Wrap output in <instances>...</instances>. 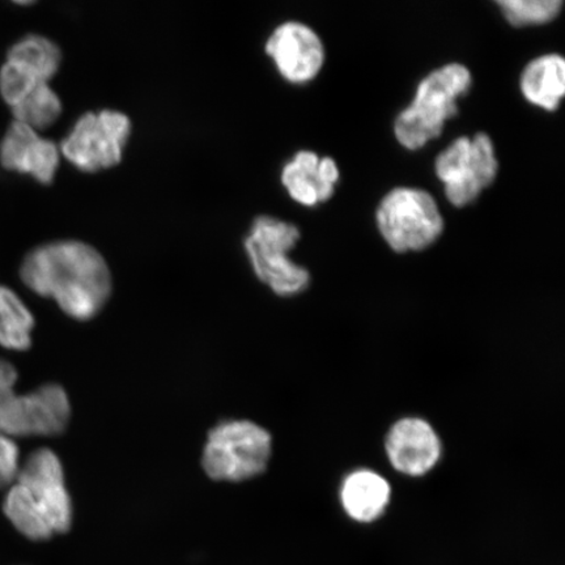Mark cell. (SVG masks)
Listing matches in <instances>:
<instances>
[{
	"mask_svg": "<svg viewBox=\"0 0 565 565\" xmlns=\"http://www.w3.org/2000/svg\"><path fill=\"white\" fill-rule=\"evenodd\" d=\"M498 6L508 23L529 26L550 23L559 15L562 0H499Z\"/></svg>",
	"mask_w": 565,
	"mask_h": 565,
	"instance_id": "cell-19",
	"label": "cell"
},
{
	"mask_svg": "<svg viewBox=\"0 0 565 565\" xmlns=\"http://www.w3.org/2000/svg\"><path fill=\"white\" fill-rule=\"evenodd\" d=\"M377 227L394 252H422L439 239L444 218L426 190L397 188L380 202Z\"/></svg>",
	"mask_w": 565,
	"mask_h": 565,
	"instance_id": "cell-7",
	"label": "cell"
},
{
	"mask_svg": "<svg viewBox=\"0 0 565 565\" xmlns=\"http://www.w3.org/2000/svg\"><path fill=\"white\" fill-rule=\"evenodd\" d=\"M6 60L30 70L42 82H51L62 65V51L51 39L26 34L10 46Z\"/></svg>",
	"mask_w": 565,
	"mask_h": 565,
	"instance_id": "cell-16",
	"label": "cell"
},
{
	"mask_svg": "<svg viewBox=\"0 0 565 565\" xmlns=\"http://www.w3.org/2000/svg\"><path fill=\"white\" fill-rule=\"evenodd\" d=\"M295 224L273 216H258L253 222L245 250L258 279L281 298L299 295L309 286L310 274L296 265L288 254L299 243Z\"/></svg>",
	"mask_w": 565,
	"mask_h": 565,
	"instance_id": "cell-6",
	"label": "cell"
},
{
	"mask_svg": "<svg viewBox=\"0 0 565 565\" xmlns=\"http://www.w3.org/2000/svg\"><path fill=\"white\" fill-rule=\"evenodd\" d=\"M34 317L15 291L0 285V345L25 351L32 345Z\"/></svg>",
	"mask_w": 565,
	"mask_h": 565,
	"instance_id": "cell-17",
	"label": "cell"
},
{
	"mask_svg": "<svg viewBox=\"0 0 565 565\" xmlns=\"http://www.w3.org/2000/svg\"><path fill=\"white\" fill-rule=\"evenodd\" d=\"M266 53L280 75L294 84L312 82L324 63V47L318 34L299 21H288L266 42Z\"/></svg>",
	"mask_w": 565,
	"mask_h": 565,
	"instance_id": "cell-11",
	"label": "cell"
},
{
	"mask_svg": "<svg viewBox=\"0 0 565 565\" xmlns=\"http://www.w3.org/2000/svg\"><path fill=\"white\" fill-rule=\"evenodd\" d=\"M60 161V147L53 140L13 119L0 139V166L9 172L30 174L42 185L53 183Z\"/></svg>",
	"mask_w": 565,
	"mask_h": 565,
	"instance_id": "cell-12",
	"label": "cell"
},
{
	"mask_svg": "<svg viewBox=\"0 0 565 565\" xmlns=\"http://www.w3.org/2000/svg\"><path fill=\"white\" fill-rule=\"evenodd\" d=\"M130 132L131 121L124 113L89 111L62 140L60 152L82 172L104 171L121 162Z\"/></svg>",
	"mask_w": 565,
	"mask_h": 565,
	"instance_id": "cell-8",
	"label": "cell"
},
{
	"mask_svg": "<svg viewBox=\"0 0 565 565\" xmlns=\"http://www.w3.org/2000/svg\"><path fill=\"white\" fill-rule=\"evenodd\" d=\"M530 104L547 111L559 108L565 94V62L561 55H542L529 63L520 82Z\"/></svg>",
	"mask_w": 565,
	"mask_h": 565,
	"instance_id": "cell-15",
	"label": "cell"
},
{
	"mask_svg": "<svg viewBox=\"0 0 565 565\" xmlns=\"http://www.w3.org/2000/svg\"><path fill=\"white\" fill-rule=\"evenodd\" d=\"M435 171L448 201L456 207L468 206L497 179L499 164L491 138L479 132L472 139H456L437 157Z\"/></svg>",
	"mask_w": 565,
	"mask_h": 565,
	"instance_id": "cell-9",
	"label": "cell"
},
{
	"mask_svg": "<svg viewBox=\"0 0 565 565\" xmlns=\"http://www.w3.org/2000/svg\"><path fill=\"white\" fill-rule=\"evenodd\" d=\"M42 82L30 70L17 62L6 60L0 66V97L10 106L18 105Z\"/></svg>",
	"mask_w": 565,
	"mask_h": 565,
	"instance_id": "cell-20",
	"label": "cell"
},
{
	"mask_svg": "<svg viewBox=\"0 0 565 565\" xmlns=\"http://www.w3.org/2000/svg\"><path fill=\"white\" fill-rule=\"evenodd\" d=\"M20 465L18 444L0 434V490L10 489L17 482Z\"/></svg>",
	"mask_w": 565,
	"mask_h": 565,
	"instance_id": "cell-21",
	"label": "cell"
},
{
	"mask_svg": "<svg viewBox=\"0 0 565 565\" xmlns=\"http://www.w3.org/2000/svg\"><path fill=\"white\" fill-rule=\"evenodd\" d=\"M3 511L18 532L31 541H47L68 532L73 500L61 459L53 450H34L20 465L17 482L6 493Z\"/></svg>",
	"mask_w": 565,
	"mask_h": 565,
	"instance_id": "cell-2",
	"label": "cell"
},
{
	"mask_svg": "<svg viewBox=\"0 0 565 565\" xmlns=\"http://www.w3.org/2000/svg\"><path fill=\"white\" fill-rule=\"evenodd\" d=\"M20 279L82 322L100 313L111 295V274L105 258L94 246L75 239L34 247L21 263Z\"/></svg>",
	"mask_w": 565,
	"mask_h": 565,
	"instance_id": "cell-1",
	"label": "cell"
},
{
	"mask_svg": "<svg viewBox=\"0 0 565 565\" xmlns=\"http://www.w3.org/2000/svg\"><path fill=\"white\" fill-rule=\"evenodd\" d=\"M273 455V437L250 420H225L209 433L202 466L218 482H245L267 469Z\"/></svg>",
	"mask_w": 565,
	"mask_h": 565,
	"instance_id": "cell-5",
	"label": "cell"
},
{
	"mask_svg": "<svg viewBox=\"0 0 565 565\" xmlns=\"http://www.w3.org/2000/svg\"><path fill=\"white\" fill-rule=\"evenodd\" d=\"M338 181L337 162L331 158L320 159L310 151L296 153L281 172V183L289 196L307 207L329 201Z\"/></svg>",
	"mask_w": 565,
	"mask_h": 565,
	"instance_id": "cell-13",
	"label": "cell"
},
{
	"mask_svg": "<svg viewBox=\"0 0 565 565\" xmlns=\"http://www.w3.org/2000/svg\"><path fill=\"white\" fill-rule=\"evenodd\" d=\"M385 451L392 468L412 478L429 475L443 456V443L433 424L407 416L393 424L386 435Z\"/></svg>",
	"mask_w": 565,
	"mask_h": 565,
	"instance_id": "cell-10",
	"label": "cell"
},
{
	"mask_svg": "<svg viewBox=\"0 0 565 565\" xmlns=\"http://www.w3.org/2000/svg\"><path fill=\"white\" fill-rule=\"evenodd\" d=\"M468 67L449 63L420 82L414 100L394 124L395 138L409 151L419 150L441 136L445 124L457 115V100L471 87Z\"/></svg>",
	"mask_w": 565,
	"mask_h": 565,
	"instance_id": "cell-3",
	"label": "cell"
},
{
	"mask_svg": "<svg viewBox=\"0 0 565 565\" xmlns=\"http://www.w3.org/2000/svg\"><path fill=\"white\" fill-rule=\"evenodd\" d=\"M339 498L349 518L370 524L379 520L391 504L392 487L379 472L359 469L343 479Z\"/></svg>",
	"mask_w": 565,
	"mask_h": 565,
	"instance_id": "cell-14",
	"label": "cell"
},
{
	"mask_svg": "<svg viewBox=\"0 0 565 565\" xmlns=\"http://www.w3.org/2000/svg\"><path fill=\"white\" fill-rule=\"evenodd\" d=\"M18 371L0 359V434L9 437L58 436L71 419L68 395L61 385H42L17 394Z\"/></svg>",
	"mask_w": 565,
	"mask_h": 565,
	"instance_id": "cell-4",
	"label": "cell"
},
{
	"mask_svg": "<svg viewBox=\"0 0 565 565\" xmlns=\"http://www.w3.org/2000/svg\"><path fill=\"white\" fill-rule=\"evenodd\" d=\"M63 105L49 83H41L18 105L12 106L13 121L32 127L35 131L49 129L58 121Z\"/></svg>",
	"mask_w": 565,
	"mask_h": 565,
	"instance_id": "cell-18",
	"label": "cell"
}]
</instances>
